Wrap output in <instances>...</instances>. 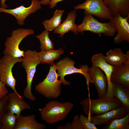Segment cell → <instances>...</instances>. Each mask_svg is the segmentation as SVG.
Listing matches in <instances>:
<instances>
[{
	"mask_svg": "<svg viewBox=\"0 0 129 129\" xmlns=\"http://www.w3.org/2000/svg\"><path fill=\"white\" fill-rule=\"evenodd\" d=\"M129 14L124 17L118 15L113 16L109 20L115 28L117 34L114 38V42L116 44L124 41L129 42Z\"/></svg>",
	"mask_w": 129,
	"mask_h": 129,
	"instance_id": "obj_10",
	"label": "cell"
},
{
	"mask_svg": "<svg viewBox=\"0 0 129 129\" xmlns=\"http://www.w3.org/2000/svg\"><path fill=\"white\" fill-rule=\"evenodd\" d=\"M17 116L15 114L6 111L2 118L0 125L1 129H14Z\"/></svg>",
	"mask_w": 129,
	"mask_h": 129,
	"instance_id": "obj_25",
	"label": "cell"
},
{
	"mask_svg": "<svg viewBox=\"0 0 129 129\" xmlns=\"http://www.w3.org/2000/svg\"><path fill=\"white\" fill-rule=\"evenodd\" d=\"M79 116L77 114L74 116L73 120L71 123L72 129H83Z\"/></svg>",
	"mask_w": 129,
	"mask_h": 129,
	"instance_id": "obj_29",
	"label": "cell"
},
{
	"mask_svg": "<svg viewBox=\"0 0 129 129\" xmlns=\"http://www.w3.org/2000/svg\"><path fill=\"white\" fill-rule=\"evenodd\" d=\"M112 83L114 97L129 112V86L118 82Z\"/></svg>",
	"mask_w": 129,
	"mask_h": 129,
	"instance_id": "obj_18",
	"label": "cell"
},
{
	"mask_svg": "<svg viewBox=\"0 0 129 129\" xmlns=\"http://www.w3.org/2000/svg\"><path fill=\"white\" fill-rule=\"evenodd\" d=\"M64 52L62 48H60L56 50L53 49L48 51L41 50L38 53L42 64L47 63L52 66L54 63V61L59 58Z\"/></svg>",
	"mask_w": 129,
	"mask_h": 129,
	"instance_id": "obj_22",
	"label": "cell"
},
{
	"mask_svg": "<svg viewBox=\"0 0 129 129\" xmlns=\"http://www.w3.org/2000/svg\"><path fill=\"white\" fill-rule=\"evenodd\" d=\"M103 129H129V113L124 117L114 119L105 125Z\"/></svg>",
	"mask_w": 129,
	"mask_h": 129,
	"instance_id": "obj_24",
	"label": "cell"
},
{
	"mask_svg": "<svg viewBox=\"0 0 129 129\" xmlns=\"http://www.w3.org/2000/svg\"><path fill=\"white\" fill-rule=\"evenodd\" d=\"M64 0H50L49 4L50 8L52 9L56 6L58 3Z\"/></svg>",
	"mask_w": 129,
	"mask_h": 129,
	"instance_id": "obj_31",
	"label": "cell"
},
{
	"mask_svg": "<svg viewBox=\"0 0 129 129\" xmlns=\"http://www.w3.org/2000/svg\"><path fill=\"white\" fill-rule=\"evenodd\" d=\"M50 0H42L40 1L41 5H47L49 4Z\"/></svg>",
	"mask_w": 129,
	"mask_h": 129,
	"instance_id": "obj_34",
	"label": "cell"
},
{
	"mask_svg": "<svg viewBox=\"0 0 129 129\" xmlns=\"http://www.w3.org/2000/svg\"><path fill=\"white\" fill-rule=\"evenodd\" d=\"M80 104L84 113L87 116L93 114H102L123 106L115 98L105 97L97 99L87 97L82 100Z\"/></svg>",
	"mask_w": 129,
	"mask_h": 129,
	"instance_id": "obj_2",
	"label": "cell"
},
{
	"mask_svg": "<svg viewBox=\"0 0 129 129\" xmlns=\"http://www.w3.org/2000/svg\"><path fill=\"white\" fill-rule=\"evenodd\" d=\"M75 10L69 12L66 19L54 30V33L60 34L59 38H63L64 34L71 31L75 35H77V25L75 23L77 16Z\"/></svg>",
	"mask_w": 129,
	"mask_h": 129,
	"instance_id": "obj_16",
	"label": "cell"
},
{
	"mask_svg": "<svg viewBox=\"0 0 129 129\" xmlns=\"http://www.w3.org/2000/svg\"><path fill=\"white\" fill-rule=\"evenodd\" d=\"M113 16L119 15L125 17L129 14V0H103Z\"/></svg>",
	"mask_w": 129,
	"mask_h": 129,
	"instance_id": "obj_19",
	"label": "cell"
},
{
	"mask_svg": "<svg viewBox=\"0 0 129 129\" xmlns=\"http://www.w3.org/2000/svg\"><path fill=\"white\" fill-rule=\"evenodd\" d=\"M91 61L92 65L98 66L102 70L107 77L108 87L107 92L105 97L108 98L114 97L111 80L113 66L106 62L105 59V56L101 53L94 55L92 57Z\"/></svg>",
	"mask_w": 129,
	"mask_h": 129,
	"instance_id": "obj_14",
	"label": "cell"
},
{
	"mask_svg": "<svg viewBox=\"0 0 129 129\" xmlns=\"http://www.w3.org/2000/svg\"><path fill=\"white\" fill-rule=\"evenodd\" d=\"M106 62L114 66L123 63H129V51L124 54L120 48H115L108 51L105 56Z\"/></svg>",
	"mask_w": 129,
	"mask_h": 129,
	"instance_id": "obj_21",
	"label": "cell"
},
{
	"mask_svg": "<svg viewBox=\"0 0 129 129\" xmlns=\"http://www.w3.org/2000/svg\"><path fill=\"white\" fill-rule=\"evenodd\" d=\"M129 113L123 106L104 114L88 116L89 120L96 125H105L115 119L122 118Z\"/></svg>",
	"mask_w": 129,
	"mask_h": 129,
	"instance_id": "obj_13",
	"label": "cell"
},
{
	"mask_svg": "<svg viewBox=\"0 0 129 129\" xmlns=\"http://www.w3.org/2000/svg\"><path fill=\"white\" fill-rule=\"evenodd\" d=\"M8 99V94L0 100V124L2 117L6 110Z\"/></svg>",
	"mask_w": 129,
	"mask_h": 129,
	"instance_id": "obj_28",
	"label": "cell"
},
{
	"mask_svg": "<svg viewBox=\"0 0 129 129\" xmlns=\"http://www.w3.org/2000/svg\"><path fill=\"white\" fill-rule=\"evenodd\" d=\"M58 129H72L71 123H68L64 126L59 125L57 127Z\"/></svg>",
	"mask_w": 129,
	"mask_h": 129,
	"instance_id": "obj_32",
	"label": "cell"
},
{
	"mask_svg": "<svg viewBox=\"0 0 129 129\" xmlns=\"http://www.w3.org/2000/svg\"><path fill=\"white\" fill-rule=\"evenodd\" d=\"M49 34L48 31L45 30L36 36L40 43L41 45L39 48L41 50L48 51L54 48V43L49 38Z\"/></svg>",
	"mask_w": 129,
	"mask_h": 129,
	"instance_id": "obj_26",
	"label": "cell"
},
{
	"mask_svg": "<svg viewBox=\"0 0 129 129\" xmlns=\"http://www.w3.org/2000/svg\"><path fill=\"white\" fill-rule=\"evenodd\" d=\"M74 8L75 10H84V14L94 16L99 18L109 20L113 17L103 0H86L84 3L75 6Z\"/></svg>",
	"mask_w": 129,
	"mask_h": 129,
	"instance_id": "obj_9",
	"label": "cell"
},
{
	"mask_svg": "<svg viewBox=\"0 0 129 129\" xmlns=\"http://www.w3.org/2000/svg\"><path fill=\"white\" fill-rule=\"evenodd\" d=\"M35 114L23 116L21 114L17 116L16 123L14 129H44L46 126L35 119Z\"/></svg>",
	"mask_w": 129,
	"mask_h": 129,
	"instance_id": "obj_17",
	"label": "cell"
},
{
	"mask_svg": "<svg viewBox=\"0 0 129 129\" xmlns=\"http://www.w3.org/2000/svg\"><path fill=\"white\" fill-rule=\"evenodd\" d=\"M6 0H1L0 7L4 9H6L8 7L7 5L5 4Z\"/></svg>",
	"mask_w": 129,
	"mask_h": 129,
	"instance_id": "obj_33",
	"label": "cell"
},
{
	"mask_svg": "<svg viewBox=\"0 0 129 129\" xmlns=\"http://www.w3.org/2000/svg\"><path fill=\"white\" fill-rule=\"evenodd\" d=\"M111 80V82L121 83L129 86V63L113 66Z\"/></svg>",
	"mask_w": 129,
	"mask_h": 129,
	"instance_id": "obj_20",
	"label": "cell"
},
{
	"mask_svg": "<svg viewBox=\"0 0 129 129\" xmlns=\"http://www.w3.org/2000/svg\"><path fill=\"white\" fill-rule=\"evenodd\" d=\"M79 118L83 129H98L95 125L89 120L88 117L81 114L79 115Z\"/></svg>",
	"mask_w": 129,
	"mask_h": 129,
	"instance_id": "obj_27",
	"label": "cell"
},
{
	"mask_svg": "<svg viewBox=\"0 0 129 129\" xmlns=\"http://www.w3.org/2000/svg\"><path fill=\"white\" fill-rule=\"evenodd\" d=\"M34 33L33 30L31 29L19 28L13 30L11 36L8 37L5 41L3 54L15 57L24 58V51L19 49V45L25 37Z\"/></svg>",
	"mask_w": 129,
	"mask_h": 129,
	"instance_id": "obj_8",
	"label": "cell"
},
{
	"mask_svg": "<svg viewBox=\"0 0 129 129\" xmlns=\"http://www.w3.org/2000/svg\"><path fill=\"white\" fill-rule=\"evenodd\" d=\"M99 67L92 65L89 68L88 72L95 85L99 98L105 97L107 89V77Z\"/></svg>",
	"mask_w": 129,
	"mask_h": 129,
	"instance_id": "obj_12",
	"label": "cell"
},
{
	"mask_svg": "<svg viewBox=\"0 0 129 129\" xmlns=\"http://www.w3.org/2000/svg\"><path fill=\"white\" fill-rule=\"evenodd\" d=\"M84 14L82 23L77 25L78 33H82L84 31H88L99 35L103 34L106 36H112L115 35V29L110 22H101L92 15Z\"/></svg>",
	"mask_w": 129,
	"mask_h": 129,
	"instance_id": "obj_5",
	"label": "cell"
},
{
	"mask_svg": "<svg viewBox=\"0 0 129 129\" xmlns=\"http://www.w3.org/2000/svg\"><path fill=\"white\" fill-rule=\"evenodd\" d=\"M24 54L22 65L26 73L27 85L24 89L23 94L25 98L34 101L36 100V98L32 92V84L37 66L41 63V61L36 51L27 50L24 51Z\"/></svg>",
	"mask_w": 129,
	"mask_h": 129,
	"instance_id": "obj_4",
	"label": "cell"
},
{
	"mask_svg": "<svg viewBox=\"0 0 129 129\" xmlns=\"http://www.w3.org/2000/svg\"><path fill=\"white\" fill-rule=\"evenodd\" d=\"M6 110L15 114L17 116L21 114L23 110L30 109V105L20 97L14 91L9 93Z\"/></svg>",
	"mask_w": 129,
	"mask_h": 129,
	"instance_id": "obj_15",
	"label": "cell"
},
{
	"mask_svg": "<svg viewBox=\"0 0 129 129\" xmlns=\"http://www.w3.org/2000/svg\"><path fill=\"white\" fill-rule=\"evenodd\" d=\"M73 106V103L69 102L50 101L40 110L41 119L49 124L59 122L67 117Z\"/></svg>",
	"mask_w": 129,
	"mask_h": 129,
	"instance_id": "obj_1",
	"label": "cell"
},
{
	"mask_svg": "<svg viewBox=\"0 0 129 129\" xmlns=\"http://www.w3.org/2000/svg\"><path fill=\"white\" fill-rule=\"evenodd\" d=\"M23 60L22 57H15L8 54H4L0 59V82L11 88L22 98L16 88V80L13 75L12 69L15 64L22 62Z\"/></svg>",
	"mask_w": 129,
	"mask_h": 129,
	"instance_id": "obj_7",
	"label": "cell"
},
{
	"mask_svg": "<svg viewBox=\"0 0 129 129\" xmlns=\"http://www.w3.org/2000/svg\"><path fill=\"white\" fill-rule=\"evenodd\" d=\"M75 61L68 57H66L56 63V65L57 73L60 77L59 80L64 85H70V83L64 79V77L67 75L74 73H79L83 75L85 77L87 84L89 88V84L92 81L88 72L89 68L87 65H81L80 68H75L74 65Z\"/></svg>",
	"mask_w": 129,
	"mask_h": 129,
	"instance_id": "obj_6",
	"label": "cell"
},
{
	"mask_svg": "<svg viewBox=\"0 0 129 129\" xmlns=\"http://www.w3.org/2000/svg\"><path fill=\"white\" fill-rule=\"evenodd\" d=\"M42 8L40 1L32 0L30 5L26 7L21 5L13 9H4L0 7V13L3 12L10 14L15 17L18 25L22 26L26 18L31 13Z\"/></svg>",
	"mask_w": 129,
	"mask_h": 129,
	"instance_id": "obj_11",
	"label": "cell"
},
{
	"mask_svg": "<svg viewBox=\"0 0 129 129\" xmlns=\"http://www.w3.org/2000/svg\"><path fill=\"white\" fill-rule=\"evenodd\" d=\"M9 93L6 85L0 82V100L7 95Z\"/></svg>",
	"mask_w": 129,
	"mask_h": 129,
	"instance_id": "obj_30",
	"label": "cell"
},
{
	"mask_svg": "<svg viewBox=\"0 0 129 129\" xmlns=\"http://www.w3.org/2000/svg\"><path fill=\"white\" fill-rule=\"evenodd\" d=\"M64 11V10L57 9L54 12L52 18L44 21L42 24L45 30L48 31H52L57 27L62 21L61 18Z\"/></svg>",
	"mask_w": 129,
	"mask_h": 129,
	"instance_id": "obj_23",
	"label": "cell"
},
{
	"mask_svg": "<svg viewBox=\"0 0 129 129\" xmlns=\"http://www.w3.org/2000/svg\"><path fill=\"white\" fill-rule=\"evenodd\" d=\"M56 64L50 66L49 70L46 78L35 86V90L38 93L49 99L57 98L61 92L62 82L58 79L59 75L56 72Z\"/></svg>",
	"mask_w": 129,
	"mask_h": 129,
	"instance_id": "obj_3",
	"label": "cell"
}]
</instances>
